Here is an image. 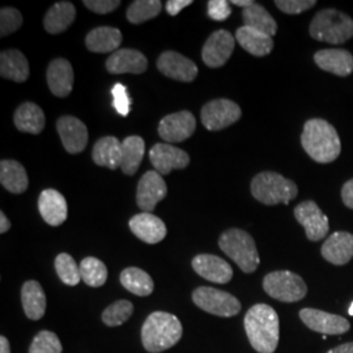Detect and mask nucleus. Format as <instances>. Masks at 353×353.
I'll list each match as a JSON object with an SVG mask.
<instances>
[{
  "label": "nucleus",
  "mask_w": 353,
  "mask_h": 353,
  "mask_svg": "<svg viewBox=\"0 0 353 353\" xmlns=\"http://www.w3.org/2000/svg\"><path fill=\"white\" fill-rule=\"evenodd\" d=\"M243 325L249 341L256 352H275L280 338V323L274 307L265 303L254 305L248 310Z\"/></svg>",
  "instance_id": "f257e3e1"
},
{
  "label": "nucleus",
  "mask_w": 353,
  "mask_h": 353,
  "mask_svg": "<svg viewBox=\"0 0 353 353\" xmlns=\"http://www.w3.org/2000/svg\"><path fill=\"white\" fill-rule=\"evenodd\" d=\"M301 144L305 152L319 164L335 161L341 152V138L335 127L319 118L305 123Z\"/></svg>",
  "instance_id": "f03ea898"
},
{
  "label": "nucleus",
  "mask_w": 353,
  "mask_h": 353,
  "mask_svg": "<svg viewBox=\"0 0 353 353\" xmlns=\"http://www.w3.org/2000/svg\"><path fill=\"white\" fill-rule=\"evenodd\" d=\"M182 332L181 321L174 314L154 312L141 327V341L148 352H164L181 341Z\"/></svg>",
  "instance_id": "7ed1b4c3"
},
{
  "label": "nucleus",
  "mask_w": 353,
  "mask_h": 353,
  "mask_svg": "<svg viewBox=\"0 0 353 353\" xmlns=\"http://www.w3.org/2000/svg\"><path fill=\"white\" fill-rule=\"evenodd\" d=\"M309 32L316 41L341 45L353 37V20L341 11L322 10L310 23Z\"/></svg>",
  "instance_id": "20e7f679"
},
{
  "label": "nucleus",
  "mask_w": 353,
  "mask_h": 353,
  "mask_svg": "<svg viewBox=\"0 0 353 353\" xmlns=\"http://www.w3.org/2000/svg\"><path fill=\"white\" fill-rule=\"evenodd\" d=\"M250 189L252 196L267 205L290 204L299 194L297 185L293 181L275 172H262L254 176Z\"/></svg>",
  "instance_id": "39448f33"
},
{
  "label": "nucleus",
  "mask_w": 353,
  "mask_h": 353,
  "mask_svg": "<svg viewBox=\"0 0 353 353\" xmlns=\"http://www.w3.org/2000/svg\"><path fill=\"white\" fill-rule=\"evenodd\" d=\"M219 246L245 274H252L259 265V254L255 241L242 229H229L224 232L219 240Z\"/></svg>",
  "instance_id": "423d86ee"
},
{
  "label": "nucleus",
  "mask_w": 353,
  "mask_h": 353,
  "mask_svg": "<svg viewBox=\"0 0 353 353\" xmlns=\"http://www.w3.org/2000/svg\"><path fill=\"white\" fill-rule=\"evenodd\" d=\"M263 288L268 296L281 303H297L307 293L303 278L290 271H274L265 275Z\"/></svg>",
  "instance_id": "0eeeda50"
},
{
  "label": "nucleus",
  "mask_w": 353,
  "mask_h": 353,
  "mask_svg": "<svg viewBox=\"0 0 353 353\" xmlns=\"http://www.w3.org/2000/svg\"><path fill=\"white\" fill-rule=\"evenodd\" d=\"M192 300L202 310L217 316H234L240 313L241 303L230 293L211 287L194 290Z\"/></svg>",
  "instance_id": "6e6552de"
},
{
  "label": "nucleus",
  "mask_w": 353,
  "mask_h": 353,
  "mask_svg": "<svg viewBox=\"0 0 353 353\" xmlns=\"http://www.w3.org/2000/svg\"><path fill=\"white\" fill-rule=\"evenodd\" d=\"M241 108L236 102L219 99L203 106L202 123L210 131H220L236 123L241 118Z\"/></svg>",
  "instance_id": "1a4fd4ad"
},
{
  "label": "nucleus",
  "mask_w": 353,
  "mask_h": 353,
  "mask_svg": "<svg viewBox=\"0 0 353 353\" xmlns=\"http://www.w3.org/2000/svg\"><path fill=\"white\" fill-rule=\"evenodd\" d=\"M236 39L225 30L214 32L205 41L202 50V59L210 68H220L227 63L234 50Z\"/></svg>",
  "instance_id": "9d476101"
},
{
  "label": "nucleus",
  "mask_w": 353,
  "mask_h": 353,
  "mask_svg": "<svg viewBox=\"0 0 353 353\" xmlns=\"http://www.w3.org/2000/svg\"><path fill=\"white\" fill-rule=\"evenodd\" d=\"M294 217L303 225L306 237L310 241H321L327 236L328 219L313 201L300 203L294 208Z\"/></svg>",
  "instance_id": "9b49d317"
},
{
  "label": "nucleus",
  "mask_w": 353,
  "mask_h": 353,
  "mask_svg": "<svg viewBox=\"0 0 353 353\" xmlns=\"http://www.w3.org/2000/svg\"><path fill=\"white\" fill-rule=\"evenodd\" d=\"M166 194L168 188L163 176L156 170H150L140 178L137 191L138 207L143 212L152 214L159 202L165 199Z\"/></svg>",
  "instance_id": "f8f14e48"
},
{
  "label": "nucleus",
  "mask_w": 353,
  "mask_h": 353,
  "mask_svg": "<svg viewBox=\"0 0 353 353\" xmlns=\"http://www.w3.org/2000/svg\"><path fill=\"white\" fill-rule=\"evenodd\" d=\"M196 128V121L192 113L182 110L178 113L169 114L160 121L159 135L161 139L169 143H181L189 139Z\"/></svg>",
  "instance_id": "ddd939ff"
},
{
  "label": "nucleus",
  "mask_w": 353,
  "mask_h": 353,
  "mask_svg": "<svg viewBox=\"0 0 353 353\" xmlns=\"http://www.w3.org/2000/svg\"><path fill=\"white\" fill-rule=\"evenodd\" d=\"M300 318L310 330L323 335H341L351 327L345 318L318 309L305 307L300 312Z\"/></svg>",
  "instance_id": "4468645a"
},
{
  "label": "nucleus",
  "mask_w": 353,
  "mask_h": 353,
  "mask_svg": "<svg viewBox=\"0 0 353 353\" xmlns=\"http://www.w3.org/2000/svg\"><path fill=\"white\" fill-rule=\"evenodd\" d=\"M157 68L166 77L183 83H191L198 76L196 64L176 51L163 52L157 59Z\"/></svg>",
  "instance_id": "2eb2a0df"
},
{
  "label": "nucleus",
  "mask_w": 353,
  "mask_h": 353,
  "mask_svg": "<svg viewBox=\"0 0 353 353\" xmlns=\"http://www.w3.org/2000/svg\"><path fill=\"white\" fill-rule=\"evenodd\" d=\"M150 160L161 176L176 169H185L190 164V156L186 152L168 143L154 144L150 151Z\"/></svg>",
  "instance_id": "dca6fc26"
},
{
  "label": "nucleus",
  "mask_w": 353,
  "mask_h": 353,
  "mask_svg": "<svg viewBox=\"0 0 353 353\" xmlns=\"http://www.w3.org/2000/svg\"><path fill=\"white\" fill-rule=\"evenodd\" d=\"M57 130L68 153H80L88 144V128L75 117L64 115L57 121Z\"/></svg>",
  "instance_id": "f3484780"
},
{
  "label": "nucleus",
  "mask_w": 353,
  "mask_h": 353,
  "mask_svg": "<svg viewBox=\"0 0 353 353\" xmlns=\"http://www.w3.org/2000/svg\"><path fill=\"white\" fill-rule=\"evenodd\" d=\"M194 271L216 284H227L233 278V270L227 261L212 254H199L192 259Z\"/></svg>",
  "instance_id": "a211bd4d"
},
{
  "label": "nucleus",
  "mask_w": 353,
  "mask_h": 353,
  "mask_svg": "<svg viewBox=\"0 0 353 353\" xmlns=\"http://www.w3.org/2000/svg\"><path fill=\"white\" fill-rule=\"evenodd\" d=\"M148 68V61L144 54L134 49H119L106 61V70L114 74H134L140 75Z\"/></svg>",
  "instance_id": "6ab92c4d"
},
{
  "label": "nucleus",
  "mask_w": 353,
  "mask_h": 353,
  "mask_svg": "<svg viewBox=\"0 0 353 353\" xmlns=\"http://www.w3.org/2000/svg\"><path fill=\"white\" fill-rule=\"evenodd\" d=\"M38 210L45 223L51 227L63 224L68 216V207L63 195L54 189L43 190L38 198Z\"/></svg>",
  "instance_id": "aec40b11"
},
{
  "label": "nucleus",
  "mask_w": 353,
  "mask_h": 353,
  "mask_svg": "<svg viewBox=\"0 0 353 353\" xmlns=\"http://www.w3.org/2000/svg\"><path fill=\"white\" fill-rule=\"evenodd\" d=\"M130 229L131 232L139 239V240L154 245L164 240L166 236V225L164 221L150 214V212H141L139 214H135L130 220Z\"/></svg>",
  "instance_id": "412c9836"
},
{
  "label": "nucleus",
  "mask_w": 353,
  "mask_h": 353,
  "mask_svg": "<svg viewBox=\"0 0 353 353\" xmlns=\"http://www.w3.org/2000/svg\"><path fill=\"white\" fill-rule=\"evenodd\" d=\"M48 85L50 88L51 93L57 97H67L74 87V70L72 65L63 58H57L51 61L48 67Z\"/></svg>",
  "instance_id": "4be33fe9"
},
{
  "label": "nucleus",
  "mask_w": 353,
  "mask_h": 353,
  "mask_svg": "<svg viewBox=\"0 0 353 353\" xmlns=\"http://www.w3.org/2000/svg\"><path fill=\"white\" fill-rule=\"evenodd\" d=\"M322 256L332 265H347L353 258V234L336 232L322 245Z\"/></svg>",
  "instance_id": "5701e85b"
},
{
  "label": "nucleus",
  "mask_w": 353,
  "mask_h": 353,
  "mask_svg": "<svg viewBox=\"0 0 353 353\" xmlns=\"http://www.w3.org/2000/svg\"><path fill=\"white\" fill-rule=\"evenodd\" d=\"M316 65L334 75L350 76L353 72V57L350 51L343 49L319 50L314 55Z\"/></svg>",
  "instance_id": "b1692460"
},
{
  "label": "nucleus",
  "mask_w": 353,
  "mask_h": 353,
  "mask_svg": "<svg viewBox=\"0 0 353 353\" xmlns=\"http://www.w3.org/2000/svg\"><path fill=\"white\" fill-rule=\"evenodd\" d=\"M14 126L21 131L38 135L45 128V113L34 102H24L21 103L13 117Z\"/></svg>",
  "instance_id": "393cba45"
},
{
  "label": "nucleus",
  "mask_w": 353,
  "mask_h": 353,
  "mask_svg": "<svg viewBox=\"0 0 353 353\" xmlns=\"http://www.w3.org/2000/svg\"><path fill=\"white\" fill-rule=\"evenodd\" d=\"M122 33L112 26H99L92 29L85 38L87 49L92 52H112L118 50L122 43Z\"/></svg>",
  "instance_id": "a878e982"
},
{
  "label": "nucleus",
  "mask_w": 353,
  "mask_h": 353,
  "mask_svg": "<svg viewBox=\"0 0 353 353\" xmlns=\"http://www.w3.org/2000/svg\"><path fill=\"white\" fill-rule=\"evenodd\" d=\"M236 39L243 50L254 57H265L274 49V39L265 33L249 26H241L236 32Z\"/></svg>",
  "instance_id": "bb28decb"
},
{
  "label": "nucleus",
  "mask_w": 353,
  "mask_h": 353,
  "mask_svg": "<svg viewBox=\"0 0 353 353\" xmlns=\"http://www.w3.org/2000/svg\"><path fill=\"white\" fill-rule=\"evenodd\" d=\"M92 159L99 166L117 169L122 163V143L115 137L101 138L93 145Z\"/></svg>",
  "instance_id": "cd10ccee"
},
{
  "label": "nucleus",
  "mask_w": 353,
  "mask_h": 353,
  "mask_svg": "<svg viewBox=\"0 0 353 353\" xmlns=\"http://www.w3.org/2000/svg\"><path fill=\"white\" fill-rule=\"evenodd\" d=\"M0 75L16 83H24L29 77V63L19 50H4L0 54Z\"/></svg>",
  "instance_id": "c85d7f7f"
},
{
  "label": "nucleus",
  "mask_w": 353,
  "mask_h": 353,
  "mask_svg": "<svg viewBox=\"0 0 353 353\" xmlns=\"http://www.w3.org/2000/svg\"><path fill=\"white\" fill-rule=\"evenodd\" d=\"M76 17L75 6L70 1L55 3L43 19V26L48 33L59 34L68 29Z\"/></svg>",
  "instance_id": "c756f323"
},
{
  "label": "nucleus",
  "mask_w": 353,
  "mask_h": 353,
  "mask_svg": "<svg viewBox=\"0 0 353 353\" xmlns=\"http://www.w3.org/2000/svg\"><path fill=\"white\" fill-rule=\"evenodd\" d=\"M21 303L26 316L32 321H38L46 312V296L41 284L36 280L24 283L21 290Z\"/></svg>",
  "instance_id": "7c9ffc66"
},
{
  "label": "nucleus",
  "mask_w": 353,
  "mask_h": 353,
  "mask_svg": "<svg viewBox=\"0 0 353 353\" xmlns=\"http://www.w3.org/2000/svg\"><path fill=\"white\" fill-rule=\"evenodd\" d=\"M0 183L12 194H23L29 186L26 168L14 160H3L0 163Z\"/></svg>",
  "instance_id": "2f4dec72"
},
{
  "label": "nucleus",
  "mask_w": 353,
  "mask_h": 353,
  "mask_svg": "<svg viewBox=\"0 0 353 353\" xmlns=\"http://www.w3.org/2000/svg\"><path fill=\"white\" fill-rule=\"evenodd\" d=\"M242 20L245 26L256 29L270 37H274L278 33V24L274 17L267 12L263 6L254 3L250 7L242 11Z\"/></svg>",
  "instance_id": "473e14b6"
},
{
  "label": "nucleus",
  "mask_w": 353,
  "mask_h": 353,
  "mask_svg": "<svg viewBox=\"0 0 353 353\" xmlns=\"http://www.w3.org/2000/svg\"><path fill=\"white\" fill-rule=\"evenodd\" d=\"M145 143L140 137L132 135L122 141V163L121 169L127 176H134L143 161Z\"/></svg>",
  "instance_id": "72a5a7b5"
},
{
  "label": "nucleus",
  "mask_w": 353,
  "mask_h": 353,
  "mask_svg": "<svg viewBox=\"0 0 353 353\" xmlns=\"http://www.w3.org/2000/svg\"><path fill=\"white\" fill-rule=\"evenodd\" d=\"M121 284L128 292L140 297L150 296L154 288L151 276L138 267L125 268L121 274Z\"/></svg>",
  "instance_id": "f704fd0d"
},
{
  "label": "nucleus",
  "mask_w": 353,
  "mask_h": 353,
  "mask_svg": "<svg viewBox=\"0 0 353 353\" xmlns=\"http://www.w3.org/2000/svg\"><path fill=\"white\" fill-rule=\"evenodd\" d=\"M80 275H81V280L87 285L99 288L106 283L108 268L100 259L94 256H88V258H84L80 263Z\"/></svg>",
  "instance_id": "c9c22d12"
},
{
  "label": "nucleus",
  "mask_w": 353,
  "mask_h": 353,
  "mask_svg": "<svg viewBox=\"0 0 353 353\" xmlns=\"http://www.w3.org/2000/svg\"><path fill=\"white\" fill-rule=\"evenodd\" d=\"M163 4L159 0H137L127 8V20L131 24H141L157 17L161 12Z\"/></svg>",
  "instance_id": "e433bc0d"
},
{
  "label": "nucleus",
  "mask_w": 353,
  "mask_h": 353,
  "mask_svg": "<svg viewBox=\"0 0 353 353\" xmlns=\"http://www.w3.org/2000/svg\"><path fill=\"white\" fill-rule=\"evenodd\" d=\"M55 270L59 279L70 287H75L81 280L80 265H76L75 259L70 254L62 252L55 258Z\"/></svg>",
  "instance_id": "4c0bfd02"
},
{
  "label": "nucleus",
  "mask_w": 353,
  "mask_h": 353,
  "mask_svg": "<svg viewBox=\"0 0 353 353\" xmlns=\"http://www.w3.org/2000/svg\"><path fill=\"white\" fill-rule=\"evenodd\" d=\"M132 313L134 305L127 300H119L105 309V312L102 313V321L106 326L115 327L127 322Z\"/></svg>",
  "instance_id": "58836bf2"
},
{
  "label": "nucleus",
  "mask_w": 353,
  "mask_h": 353,
  "mask_svg": "<svg viewBox=\"0 0 353 353\" xmlns=\"http://www.w3.org/2000/svg\"><path fill=\"white\" fill-rule=\"evenodd\" d=\"M63 347L59 338L51 331H41L29 347V353H62Z\"/></svg>",
  "instance_id": "ea45409f"
},
{
  "label": "nucleus",
  "mask_w": 353,
  "mask_h": 353,
  "mask_svg": "<svg viewBox=\"0 0 353 353\" xmlns=\"http://www.w3.org/2000/svg\"><path fill=\"white\" fill-rule=\"evenodd\" d=\"M23 26V16L16 8L3 7L0 10V36L7 37Z\"/></svg>",
  "instance_id": "a19ab883"
},
{
  "label": "nucleus",
  "mask_w": 353,
  "mask_h": 353,
  "mask_svg": "<svg viewBox=\"0 0 353 353\" xmlns=\"http://www.w3.org/2000/svg\"><path fill=\"white\" fill-rule=\"evenodd\" d=\"M112 96H113L114 109L117 110V113L121 114L122 117H127L130 113L131 100H130V96L127 93L126 87L121 83L114 84L113 89H112Z\"/></svg>",
  "instance_id": "79ce46f5"
},
{
  "label": "nucleus",
  "mask_w": 353,
  "mask_h": 353,
  "mask_svg": "<svg viewBox=\"0 0 353 353\" xmlns=\"http://www.w3.org/2000/svg\"><path fill=\"white\" fill-rule=\"evenodd\" d=\"M316 0H276L275 6L279 10L288 14H299L316 6Z\"/></svg>",
  "instance_id": "37998d69"
},
{
  "label": "nucleus",
  "mask_w": 353,
  "mask_h": 353,
  "mask_svg": "<svg viewBox=\"0 0 353 353\" xmlns=\"http://www.w3.org/2000/svg\"><path fill=\"white\" fill-rule=\"evenodd\" d=\"M227 0H210L207 3V14L214 21H225L232 14V7Z\"/></svg>",
  "instance_id": "c03bdc74"
},
{
  "label": "nucleus",
  "mask_w": 353,
  "mask_h": 353,
  "mask_svg": "<svg viewBox=\"0 0 353 353\" xmlns=\"http://www.w3.org/2000/svg\"><path fill=\"white\" fill-rule=\"evenodd\" d=\"M83 4L92 12L106 14L113 12L121 6L119 0H84Z\"/></svg>",
  "instance_id": "a18cd8bd"
},
{
  "label": "nucleus",
  "mask_w": 353,
  "mask_h": 353,
  "mask_svg": "<svg viewBox=\"0 0 353 353\" xmlns=\"http://www.w3.org/2000/svg\"><path fill=\"white\" fill-rule=\"evenodd\" d=\"M192 4V0H169L165 6L166 12L170 16H176L183 8L189 7Z\"/></svg>",
  "instance_id": "49530a36"
},
{
  "label": "nucleus",
  "mask_w": 353,
  "mask_h": 353,
  "mask_svg": "<svg viewBox=\"0 0 353 353\" xmlns=\"http://www.w3.org/2000/svg\"><path fill=\"white\" fill-rule=\"evenodd\" d=\"M341 199L348 208L353 210V178L344 183L341 189Z\"/></svg>",
  "instance_id": "de8ad7c7"
},
{
  "label": "nucleus",
  "mask_w": 353,
  "mask_h": 353,
  "mask_svg": "<svg viewBox=\"0 0 353 353\" xmlns=\"http://www.w3.org/2000/svg\"><path fill=\"white\" fill-rule=\"evenodd\" d=\"M327 353H353V343H345V344L338 345L330 350Z\"/></svg>",
  "instance_id": "09e8293b"
},
{
  "label": "nucleus",
  "mask_w": 353,
  "mask_h": 353,
  "mask_svg": "<svg viewBox=\"0 0 353 353\" xmlns=\"http://www.w3.org/2000/svg\"><path fill=\"white\" fill-rule=\"evenodd\" d=\"M11 228V221L8 220V217L1 211L0 212V233L4 234L6 232H8Z\"/></svg>",
  "instance_id": "8fccbe9b"
},
{
  "label": "nucleus",
  "mask_w": 353,
  "mask_h": 353,
  "mask_svg": "<svg viewBox=\"0 0 353 353\" xmlns=\"http://www.w3.org/2000/svg\"><path fill=\"white\" fill-rule=\"evenodd\" d=\"M0 353H11L10 341L6 336H0Z\"/></svg>",
  "instance_id": "3c124183"
},
{
  "label": "nucleus",
  "mask_w": 353,
  "mask_h": 353,
  "mask_svg": "<svg viewBox=\"0 0 353 353\" xmlns=\"http://www.w3.org/2000/svg\"><path fill=\"white\" fill-rule=\"evenodd\" d=\"M232 4H233V6L242 7V8L245 10V8H248V7H250L252 4H254V1H252V0H233Z\"/></svg>",
  "instance_id": "603ef678"
},
{
  "label": "nucleus",
  "mask_w": 353,
  "mask_h": 353,
  "mask_svg": "<svg viewBox=\"0 0 353 353\" xmlns=\"http://www.w3.org/2000/svg\"><path fill=\"white\" fill-rule=\"evenodd\" d=\"M348 313H350V316H353V303L351 306H350V310H348Z\"/></svg>",
  "instance_id": "864d4df0"
}]
</instances>
